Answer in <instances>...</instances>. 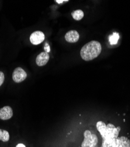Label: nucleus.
Masks as SVG:
<instances>
[{
	"label": "nucleus",
	"instance_id": "f257e3e1",
	"mask_svg": "<svg viewBox=\"0 0 130 147\" xmlns=\"http://www.w3.org/2000/svg\"><path fill=\"white\" fill-rule=\"evenodd\" d=\"M102 47L97 41H91L85 44L81 49L80 55L85 61H91L96 58L101 53Z\"/></svg>",
	"mask_w": 130,
	"mask_h": 147
},
{
	"label": "nucleus",
	"instance_id": "f03ea898",
	"mask_svg": "<svg viewBox=\"0 0 130 147\" xmlns=\"http://www.w3.org/2000/svg\"><path fill=\"white\" fill-rule=\"evenodd\" d=\"M84 137L81 147H98V138L96 134H91L89 130H86Z\"/></svg>",
	"mask_w": 130,
	"mask_h": 147
},
{
	"label": "nucleus",
	"instance_id": "7ed1b4c3",
	"mask_svg": "<svg viewBox=\"0 0 130 147\" xmlns=\"http://www.w3.org/2000/svg\"><path fill=\"white\" fill-rule=\"evenodd\" d=\"M27 77V74L21 67L16 68L13 73V80L16 83H20Z\"/></svg>",
	"mask_w": 130,
	"mask_h": 147
},
{
	"label": "nucleus",
	"instance_id": "20e7f679",
	"mask_svg": "<svg viewBox=\"0 0 130 147\" xmlns=\"http://www.w3.org/2000/svg\"><path fill=\"white\" fill-rule=\"evenodd\" d=\"M45 40L43 32L40 31H35L30 36V41L33 45H38L42 43Z\"/></svg>",
	"mask_w": 130,
	"mask_h": 147
},
{
	"label": "nucleus",
	"instance_id": "39448f33",
	"mask_svg": "<svg viewBox=\"0 0 130 147\" xmlns=\"http://www.w3.org/2000/svg\"><path fill=\"white\" fill-rule=\"evenodd\" d=\"M13 116V111L9 106H5L0 109V119L8 120Z\"/></svg>",
	"mask_w": 130,
	"mask_h": 147
},
{
	"label": "nucleus",
	"instance_id": "423d86ee",
	"mask_svg": "<svg viewBox=\"0 0 130 147\" xmlns=\"http://www.w3.org/2000/svg\"><path fill=\"white\" fill-rule=\"evenodd\" d=\"M79 34L76 30H71L68 31L65 36L66 41L70 43H75L77 42L79 40Z\"/></svg>",
	"mask_w": 130,
	"mask_h": 147
},
{
	"label": "nucleus",
	"instance_id": "0eeeda50",
	"mask_svg": "<svg viewBox=\"0 0 130 147\" xmlns=\"http://www.w3.org/2000/svg\"><path fill=\"white\" fill-rule=\"evenodd\" d=\"M49 60V55L47 52H43L40 53L36 58V63L39 66L45 65Z\"/></svg>",
	"mask_w": 130,
	"mask_h": 147
},
{
	"label": "nucleus",
	"instance_id": "6e6552de",
	"mask_svg": "<svg viewBox=\"0 0 130 147\" xmlns=\"http://www.w3.org/2000/svg\"><path fill=\"white\" fill-rule=\"evenodd\" d=\"M97 129L101 134V136L103 138V139L104 138L105 136V132H106V129H107V125L104 123V122L100 121L97 122L96 124Z\"/></svg>",
	"mask_w": 130,
	"mask_h": 147
},
{
	"label": "nucleus",
	"instance_id": "1a4fd4ad",
	"mask_svg": "<svg viewBox=\"0 0 130 147\" xmlns=\"http://www.w3.org/2000/svg\"><path fill=\"white\" fill-rule=\"evenodd\" d=\"M72 16L76 21H80L84 17L83 11L80 9H77L73 11L72 13Z\"/></svg>",
	"mask_w": 130,
	"mask_h": 147
},
{
	"label": "nucleus",
	"instance_id": "9d476101",
	"mask_svg": "<svg viewBox=\"0 0 130 147\" xmlns=\"http://www.w3.org/2000/svg\"><path fill=\"white\" fill-rule=\"evenodd\" d=\"M9 140V132L4 129H0V141L3 142H8Z\"/></svg>",
	"mask_w": 130,
	"mask_h": 147
},
{
	"label": "nucleus",
	"instance_id": "9b49d317",
	"mask_svg": "<svg viewBox=\"0 0 130 147\" xmlns=\"http://www.w3.org/2000/svg\"><path fill=\"white\" fill-rule=\"evenodd\" d=\"M121 142V147H130V140L128 138L122 136L120 137Z\"/></svg>",
	"mask_w": 130,
	"mask_h": 147
},
{
	"label": "nucleus",
	"instance_id": "f8f14e48",
	"mask_svg": "<svg viewBox=\"0 0 130 147\" xmlns=\"http://www.w3.org/2000/svg\"><path fill=\"white\" fill-rule=\"evenodd\" d=\"M119 39V34L114 32L113 34V35H112L110 36L109 41H110L111 44H115L117 43Z\"/></svg>",
	"mask_w": 130,
	"mask_h": 147
},
{
	"label": "nucleus",
	"instance_id": "ddd939ff",
	"mask_svg": "<svg viewBox=\"0 0 130 147\" xmlns=\"http://www.w3.org/2000/svg\"><path fill=\"white\" fill-rule=\"evenodd\" d=\"M112 147H121V142L120 140V138L118 137L114 141L112 145Z\"/></svg>",
	"mask_w": 130,
	"mask_h": 147
},
{
	"label": "nucleus",
	"instance_id": "4468645a",
	"mask_svg": "<svg viewBox=\"0 0 130 147\" xmlns=\"http://www.w3.org/2000/svg\"><path fill=\"white\" fill-rule=\"evenodd\" d=\"M4 80H5L4 74L2 71H0V87H1L3 85V84L4 83Z\"/></svg>",
	"mask_w": 130,
	"mask_h": 147
},
{
	"label": "nucleus",
	"instance_id": "2eb2a0df",
	"mask_svg": "<svg viewBox=\"0 0 130 147\" xmlns=\"http://www.w3.org/2000/svg\"><path fill=\"white\" fill-rule=\"evenodd\" d=\"M16 147H26V146H25V145L24 144H18L16 146Z\"/></svg>",
	"mask_w": 130,
	"mask_h": 147
},
{
	"label": "nucleus",
	"instance_id": "dca6fc26",
	"mask_svg": "<svg viewBox=\"0 0 130 147\" xmlns=\"http://www.w3.org/2000/svg\"><path fill=\"white\" fill-rule=\"evenodd\" d=\"M67 2L68 1L67 0V1H65V0H62V1H59V0H56V2H57L58 4H61V3H62L63 2Z\"/></svg>",
	"mask_w": 130,
	"mask_h": 147
},
{
	"label": "nucleus",
	"instance_id": "f3484780",
	"mask_svg": "<svg viewBox=\"0 0 130 147\" xmlns=\"http://www.w3.org/2000/svg\"><path fill=\"white\" fill-rule=\"evenodd\" d=\"M101 147H103V146H101Z\"/></svg>",
	"mask_w": 130,
	"mask_h": 147
}]
</instances>
